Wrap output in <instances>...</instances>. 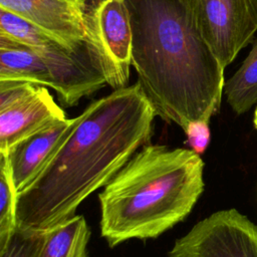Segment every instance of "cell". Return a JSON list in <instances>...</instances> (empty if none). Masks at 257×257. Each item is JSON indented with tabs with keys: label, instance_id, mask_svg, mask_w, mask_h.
Here are the masks:
<instances>
[{
	"label": "cell",
	"instance_id": "cell-12",
	"mask_svg": "<svg viewBox=\"0 0 257 257\" xmlns=\"http://www.w3.org/2000/svg\"><path fill=\"white\" fill-rule=\"evenodd\" d=\"M90 229L82 215L48 231L39 257H85Z\"/></svg>",
	"mask_w": 257,
	"mask_h": 257
},
{
	"label": "cell",
	"instance_id": "cell-10",
	"mask_svg": "<svg viewBox=\"0 0 257 257\" xmlns=\"http://www.w3.org/2000/svg\"><path fill=\"white\" fill-rule=\"evenodd\" d=\"M73 118L57 120L12 147L7 156L17 193L24 191L41 173L70 134Z\"/></svg>",
	"mask_w": 257,
	"mask_h": 257
},
{
	"label": "cell",
	"instance_id": "cell-7",
	"mask_svg": "<svg viewBox=\"0 0 257 257\" xmlns=\"http://www.w3.org/2000/svg\"><path fill=\"white\" fill-rule=\"evenodd\" d=\"M168 257H257V226L236 209L217 211L176 240Z\"/></svg>",
	"mask_w": 257,
	"mask_h": 257
},
{
	"label": "cell",
	"instance_id": "cell-16",
	"mask_svg": "<svg viewBox=\"0 0 257 257\" xmlns=\"http://www.w3.org/2000/svg\"><path fill=\"white\" fill-rule=\"evenodd\" d=\"M184 132L187 136V143L191 150L199 155L203 154L206 151L211 138L209 122L201 120L193 121L184 130Z\"/></svg>",
	"mask_w": 257,
	"mask_h": 257
},
{
	"label": "cell",
	"instance_id": "cell-6",
	"mask_svg": "<svg viewBox=\"0 0 257 257\" xmlns=\"http://www.w3.org/2000/svg\"><path fill=\"white\" fill-rule=\"evenodd\" d=\"M200 35L226 68L253 42L257 0H183Z\"/></svg>",
	"mask_w": 257,
	"mask_h": 257
},
{
	"label": "cell",
	"instance_id": "cell-5",
	"mask_svg": "<svg viewBox=\"0 0 257 257\" xmlns=\"http://www.w3.org/2000/svg\"><path fill=\"white\" fill-rule=\"evenodd\" d=\"M84 43L95 67L112 89L127 86L132 26L124 0H86Z\"/></svg>",
	"mask_w": 257,
	"mask_h": 257
},
{
	"label": "cell",
	"instance_id": "cell-2",
	"mask_svg": "<svg viewBox=\"0 0 257 257\" xmlns=\"http://www.w3.org/2000/svg\"><path fill=\"white\" fill-rule=\"evenodd\" d=\"M132 65L157 116L183 131L219 112L224 70L183 0H124Z\"/></svg>",
	"mask_w": 257,
	"mask_h": 257
},
{
	"label": "cell",
	"instance_id": "cell-18",
	"mask_svg": "<svg viewBox=\"0 0 257 257\" xmlns=\"http://www.w3.org/2000/svg\"><path fill=\"white\" fill-rule=\"evenodd\" d=\"M85 257H88V254H86V255H85Z\"/></svg>",
	"mask_w": 257,
	"mask_h": 257
},
{
	"label": "cell",
	"instance_id": "cell-15",
	"mask_svg": "<svg viewBox=\"0 0 257 257\" xmlns=\"http://www.w3.org/2000/svg\"><path fill=\"white\" fill-rule=\"evenodd\" d=\"M47 235L48 231L17 229L0 252V257H39Z\"/></svg>",
	"mask_w": 257,
	"mask_h": 257
},
{
	"label": "cell",
	"instance_id": "cell-3",
	"mask_svg": "<svg viewBox=\"0 0 257 257\" xmlns=\"http://www.w3.org/2000/svg\"><path fill=\"white\" fill-rule=\"evenodd\" d=\"M204 188L201 155L148 144L99 193L100 235L110 248L155 239L187 218Z\"/></svg>",
	"mask_w": 257,
	"mask_h": 257
},
{
	"label": "cell",
	"instance_id": "cell-13",
	"mask_svg": "<svg viewBox=\"0 0 257 257\" xmlns=\"http://www.w3.org/2000/svg\"><path fill=\"white\" fill-rule=\"evenodd\" d=\"M224 93L237 114L247 112L257 103V39L239 69L225 82Z\"/></svg>",
	"mask_w": 257,
	"mask_h": 257
},
{
	"label": "cell",
	"instance_id": "cell-8",
	"mask_svg": "<svg viewBox=\"0 0 257 257\" xmlns=\"http://www.w3.org/2000/svg\"><path fill=\"white\" fill-rule=\"evenodd\" d=\"M46 86L26 81H0V153L47 125L65 119Z\"/></svg>",
	"mask_w": 257,
	"mask_h": 257
},
{
	"label": "cell",
	"instance_id": "cell-11",
	"mask_svg": "<svg viewBox=\"0 0 257 257\" xmlns=\"http://www.w3.org/2000/svg\"><path fill=\"white\" fill-rule=\"evenodd\" d=\"M0 81H26L52 87L50 70L31 48L0 32Z\"/></svg>",
	"mask_w": 257,
	"mask_h": 257
},
{
	"label": "cell",
	"instance_id": "cell-4",
	"mask_svg": "<svg viewBox=\"0 0 257 257\" xmlns=\"http://www.w3.org/2000/svg\"><path fill=\"white\" fill-rule=\"evenodd\" d=\"M0 32L31 48L52 75V89L63 107H71L102 88L106 81L83 42L71 49L19 16L0 8Z\"/></svg>",
	"mask_w": 257,
	"mask_h": 257
},
{
	"label": "cell",
	"instance_id": "cell-14",
	"mask_svg": "<svg viewBox=\"0 0 257 257\" xmlns=\"http://www.w3.org/2000/svg\"><path fill=\"white\" fill-rule=\"evenodd\" d=\"M17 195L7 156L0 153V252L17 230Z\"/></svg>",
	"mask_w": 257,
	"mask_h": 257
},
{
	"label": "cell",
	"instance_id": "cell-9",
	"mask_svg": "<svg viewBox=\"0 0 257 257\" xmlns=\"http://www.w3.org/2000/svg\"><path fill=\"white\" fill-rule=\"evenodd\" d=\"M85 3L86 0H0V8L74 49L85 38Z\"/></svg>",
	"mask_w": 257,
	"mask_h": 257
},
{
	"label": "cell",
	"instance_id": "cell-1",
	"mask_svg": "<svg viewBox=\"0 0 257 257\" xmlns=\"http://www.w3.org/2000/svg\"><path fill=\"white\" fill-rule=\"evenodd\" d=\"M156 116L139 81L90 102L38 177L17 195V229L50 231L74 217L149 144Z\"/></svg>",
	"mask_w": 257,
	"mask_h": 257
},
{
	"label": "cell",
	"instance_id": "cell-17",
	"mask_svg": "<svg viewBox=\"0 0 257 257\" xmlns=\"http://www.w3.org/2000/svg\"><path fill=\"white\" fill-rule=\"evenodd\" d=\"M253 122H254V126H255V128H256V131H257V106H256V108H255V110H254Z\"/></svg>",
	"mask_w": 257,
	"mask_h": 257
}]
</instances>
